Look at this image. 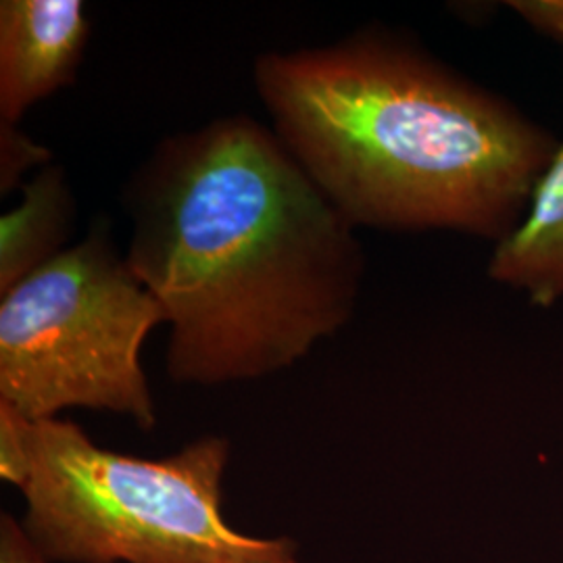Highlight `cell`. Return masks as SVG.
I'll return each mask as SVG.
<instances>
[{
  "instance_id": "cell-8",
  "label": "cell",
  "mask_w": 563,
  "mask_h": 563,
  "mask_svg": "<svg viewBox=\"0 0 563 563\" xmlns=\"http://www.w3.org/2000/svg\"><path fill=\"white\" fill-rule=\"evenodd\" d=\"M51 159V151L21 132L18 123L0 121V195L21 186L30 169L46 167Z\"/></svg>"
},
{
  "instance_id": "cell-7",
  "label": "cell",
  "mask_w": 563,
  "mask_h": 563,
  "mask_svg": "<svg viewBox=\"0 0 563 563\" xmlns=\"http://www.w3.org/2000/svg\"><path fill=\"white\" fill-rule=\"evenodd\" d=\"M74 220L65 169L51 163L23 184L20 205L0 218V295L69 249Z\"/></svg>"
},
{
  "instance_id": "cell-11",
  "label": "cell",
  "mask_w": 563,
  "mask_h": 563,
  "mask_svg": "<svg viewBox=\"0 0 563 563\" xmlns=\"http://www.w3.org/2000/svg\"><path fill=\"white\" fill-rule=\"evenodd\" d=\"M507 7L532 30L563 44V0H511Z\"/></svg>"
},
{
  "instance_id": "cell-2",
  "label": "cell",
  "mask_w": 563,
  "mask_h": 563,
  "mask_svg": "<svg viewBox=\"0 0 563 563\" xmlns=\"http://www.w3.org/2000/svg\"><path fill=\"white\" fill-rule=\"evenodd\" d=\"M272 130L355 228L504 242L560 142L420 46L365 30L255 59Z\"/></svg>"
},
{
  "instance_id": "cell-3",
  "label": "cell",
  "mask_w": 563,
  "mask_h": 563,
  "mask_svg": "<svg viewBox=\"0 0 563 563\" xmlns=\"http://www.w3.org/2000/svg\"><path fill=\"white\" fill-rule=\"evenodd\" d=\"M228 465L230 441L216 434L144 460L71 420L32 422L21 523L53 563H305L295 539L225 520Z\"/></svg>"
},
{
  "instance_id": "cell-5",
  "label": "cell",
  "mask_w": 563,
  "mask_h": 563,
  "mask_svg": "<svg viewBox=\"0 0 563 563\" xmlns=\"http://www.w3.org/2000/svg\"><path fill=\"white\" fill-rule=\"evenodd\" d=\"M88 38L80 0H2L0 121L18 123L32 104L74 84Z\"/></svg>"
},
{
  "instance_id": "cell-10",
  "label": "cell",
  "mask_w": 563,
  "mask_h": 563,
  "mask_svg": "<svg viewBox=\"0 0 563 563\" xmlns=\"http://www.w3.org/2000/svg\"><path fill=\"white\" fill-rule=\"evenodd\" d=\"M0 563H53L11 514L0 516Z\"/></svg>"
},
{
  "instance_id": "cell-1",
  "label": "cell",
  "mask_w": 563,
  "mask_h": 563,
  "mask_svg": "<svg viewBox=\"0 0 563 563\" xmlns=\"http://www.w3.org/2000/svg\"><path fill=\"white\" fill-rule=\"evenodd\" d=\"M125 260L169 323L174 383L257 380L355 313V225L272 128L230 115L155 146L123 188Z\"/></svg>"
},
{
  "instance_id": "cell-6",
  "label": "cell",
  "mask_w": 563,
  "mask_h": 563,
  "mask_svg": "<svg viewBox=\"0 0 563 563\" xmlns=\"http://www.w3.org/2000/svg\"><path fill=\"white\" fill-rule=\"evenodd\" d=\"M488 276L549 309L563 299V142L532 190L522 223L495 244Z\"/></svg>"
},
{
  "instance_id": "cell-4",
  "label": "cell",
  "mask_w": 563,
  "mask_h": 563,
  "mask_svg": "<svg viewBox=\"0 0 563 563\" xmlns=\"http://www.w3.org/2000/svg\"><path fill=\"white\" fill-rule=\"evenodd\" d=\"M159 323L162 305L99 218L80 242L0 295V402L32 422L92 409L153 430L141 353Z\"/></svg>"
},
{
  "instance_id": "cell-9",
  "label": "cell",
  "mask_w": 563,
  "mask_h": 563,
  "mask_svg": "<svg viewBox=\"0 0 563 563\" xmlns=\"http://www.w3.org/2000/svg\"><path fill=\"white\" fill-rule=\"evenodd\" d=\"M30 430L32 420L0 402V478L20 490L30 470Z\"/></svg>"
}]
</instances>
